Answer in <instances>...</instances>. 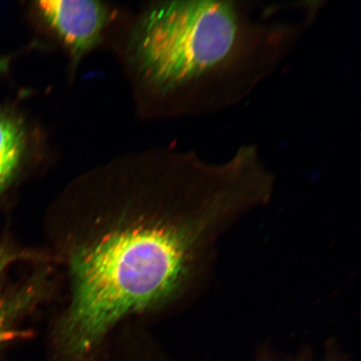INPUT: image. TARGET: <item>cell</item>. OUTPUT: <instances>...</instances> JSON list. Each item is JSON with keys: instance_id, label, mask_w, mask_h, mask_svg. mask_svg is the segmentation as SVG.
Segmentation results:
<instances>
[{"instance_id": "1", "label": "cell", "mask_w": 361, "mask_h": 361, "mask_svg": "<svg viewBox=\"0 0 361 361\" xmlns=\"http://www.w3.org/2000/svg\"><path fill=\"white\" fill-rule=\"evenodd\" d=\"M128 185L72 239L71 300L57 331L68 355H87L126 316L169 303L190 288L216 239L267 189L238 157L212 164L188 153L123 160Z\"/></svg>"}, {"instance_id": "2", "label": "cell", "mask_w": 361, "mask_h": 361, "mask_svg": "<svg viewBox=\"0 0 361 361\" xmlns=\"http://www.w3.org/2000/svg\"><path fill=\"white\" fill-rule=\"evenodd\" d=\"M255 8L216 0L161 3L135 31V65L161 89H200L209 109L233 102L268 73L296 35V27L256 19Z\"/></svg>"}, {"instance_id": "3", "label": "cell", "mask_w": 361, "mask_h": 361, "mask_svg": "<svg viewBox=\"0 0 361 361\" xmlns=\"http://www.w3.org/2000/svg\"><path fill=\"white\" fill-rule=\"evenodd\" d=\"M38 8L75 59L99 42L109 19L106 6L89 0L40 1Z\"/></svg>"}, {"instance_id": "4", "label": "cell", "mask_w": 361, "mask_h": 361, "mask_svg": "<svg viewBox=\"0 0 361 361\" xmlns=\"http://www.w3.org/2000/svg\"><path fill=\"white\" fill-rule=\"evenodd\" d=\"M25 147V135L20 121L0 111V192L19 169Z\"/></svg>"}, {"instance_id": "5", "label": "cell", "mask_w": 361, "mask_h": 361, "mask_svg": "<svg viewBox=\"0 0 361 361\" xmlns=\"http://www.w3.org/2000/svg\"><path fill=\"white\" fill-rule=\"evenodd\" d=\"M20 257L11 248H0V348L8 341L21 336V334L13 331L12 322L18 311L23 308V304L28 302V299L24 297L27 293L12 299L4 293L2 287V279L7 268Z\"/></svg>"}]
</instances>
